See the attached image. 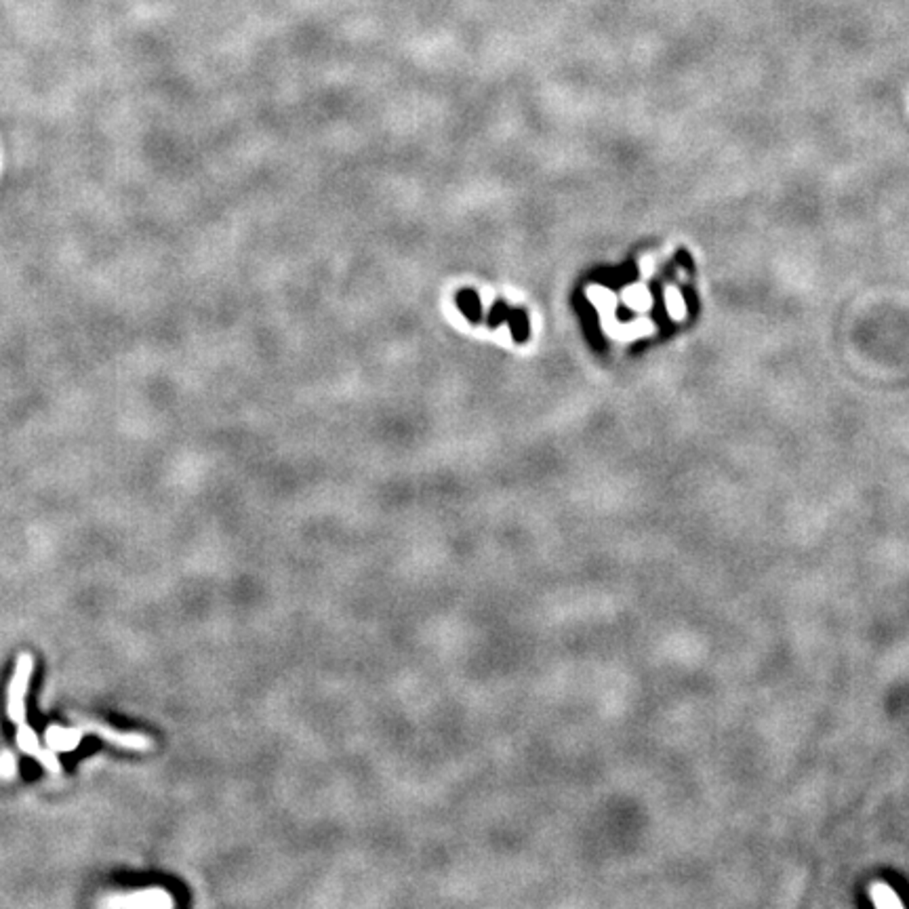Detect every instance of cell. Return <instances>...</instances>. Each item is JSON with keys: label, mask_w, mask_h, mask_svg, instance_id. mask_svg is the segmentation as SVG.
<instances>
[{"label": "cell", "mask_w": 909, "mask_h": 909, "mask_svg": "<svg viewBox=\"0 0 909 909\" xmlns=\"http://www.w3.org/2000/svg\"><path fill=\"white\" fill-rule=\"evenodd\" d=\"M101 905L105 908H127V909H162L173 908L175 901L173 897L165 890V888H141V890H127V893H116L108 899L101 901Z\"/></svg>", "instance_id": "7a4b0ae2"}, {"label": "cell", "mask_w": 909, "mask_h": 909, "mask_svg": "<svg viewBox=\"0 0 909 909\" xmlns=\"http://www.w3.org/2000/svg\"><path fill=\"white\" fill-rule=\"evenodd\" d=\"M78 728H80L83 732H93V734L101 737L103 741H108V743H112V745H118V747H125V749L147 752V749H152V745H154V741H152L150 737L141 734V732H120V730H116V728L108 727V724H101V722H95V720H80V722H78Z\"/></svg>", "instance_id": "3957f363"}, {"label": "cell", "mask_w": 909, "mask_h": 909, "mask_svg": "<svg viewBox=\"0 0 909 909\" xmlns=\"http://www.w3.org/2000/svg\"><path fill=\"white\" fill-rule=\"evenodd\" d=\"M83 730L78 727H51L46 728V745L53 752H74L83 741Z\"/></svg>", "instance_id": "277c9868"}, {"label": "cell", "mask_w": 909, "mask_h": 909, "mask_svg": "<svg viewBox=\"0 0 909 909\" xmlns=\"http://www.w3.org/2000/svg\"><path fill=\"white\" fill-rule=\"evenodd\" d=\"M869 897H871V903L876 905V908H882V909H903V901L899 899V895L888 886V884H884V882H878V884H871L869 886Z\"/></svg>", "instance_id": "5b68a950"}, {"label": "cell", "mask_w": 909, "mask_h": 909, "mask_svg": "<svg viewBox=\"0 0 909 909\" xmlns=\"http://www.w3.org/2000/svg\"><path fill=\"white\" fill-rule=\"evenodd\" d=\"M17 773V758L13 752H2L0 754V776L2 779H13Z\"/></svg>", "instance_id": "8992f818"}, {"label": "cell", "mask_w": 909, "mask_h": 909, "mask_svg": "<svg viewBox=\"0 0 909 909\" xmlns=\"http://www.w3.org/2000/svg\"><path fill=\"white\" fill-rule=\"evenodd\" d=\"M32 672H34V657L30 653L19 655L6 688V716L11 718L15 727L26 724V695H28Z\"/></svg>", "instance_id": "6da1fadb"}]
</instances>
